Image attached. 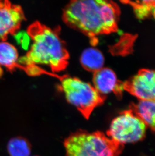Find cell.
Here are the masks:
<instances>
[{"label": "cell", "mask_w": 155, "mask_h": 156, "mask_svg": "<svg viewBox=\"0 0 155 156\" xmlns=\"http://www.w3.org/2000/svg\"><path fill=\"white\" fill-rule=\"evenodd\" d=\"M120 14L119 6L105 0H76L70 2L63 10V20L71 28L86 35L92 45L97 37L117 31Z\"/></svg>", "instance_id": "1"}, {"label": "cell", "mask_w": 155, "mask_h": 156, "mask_svg": "<svg viewBox=\"0 0 155 156\" xmlns=\"http://www.w3.org/2000/svg\"><path fill=\"white\" fill-rule=\"evenodd\" d=\"M60 28H50L38 21L30 25L27 33L32 40L29 50L18 59L20 69L46 65L53 73L64 70L69 64V53L60 37Z\"/></svg>", "instance_id": "2"}, {"label": "cell", "mask_w": 155, "mask_h": 156, "mask_svg": "<svg viewBox=\"0 0 155 156\" xmlns=\"http://www.w3.org/2000/svg\"><path fill=\"white\" fill-rule=\"evenodd\" d=\"M64 146L66 156H119L123 148L103 133L83 130L70 134Z\"/></svg>", "instance_id": "3"}, {"label": "cell", "mask_w": 155, "mask_h": 156, "mask_svg": "<svg viewBox=\"0 0 155 156\" xmlns=\"http://www.w3.org/2000/svg\"><path fill=\"white\" fill-rule=\"evenodd\" d=\"M50 76L60 80V90L64 93L67 102L76 108L87 119L94 110L105 100V97L101 96L93 86L79 78L67 75L59 76L53 73Z\"/></svg>", "instance_id": "4"}, {"label": "cell", "mask_w": 155, "mask_h": 156, "mask_svg": "<svg viewBox=\"0 0 155 156\" xmlns=\"http://www.w3.org/2000/svg\"><path fill=\"white\" fill-rule=\"evenodd\" d=\"M147 126L133 111H124L111 122L108 137L119 144L133 143L145 137Z\"/></svg>", "instance_id": "5"}, {"label": "cell", "mask_w": 155, "mask_h": 156, "mask_svg": "<svg viewBox=\"0 0 155 156\" xmlns=\"http://www.w3.org/2000/svg\"><path fill=\"white\" fill-rule=\"evenodd\" d=\"M25 20L22 7L8 1H0V40L5 41L20 28Z\"/></svg>", "instance_id": "6"}, {"label": "cell", "mask_w": 155, "mask_h": 156, "mask_svg": "<svg viewBox=\"0 0 155 156\" xmlns=\"http://www.w3.org/2000/svg\"><path fill=\"white\" fill-rule=\"evenodd\" d=\"M123 88L140 101L155 100V70L142 69L123 83Z\"/></svg>", "instance_id": "7"}, {"label": "cell", "mask_w": 155, "mask_h": 156, "mask_svg": "<svg viewBox=\"0 0 155 156\" xmlns=\"http://www.w3.org/2000/svg\"><path fill=\"white\" fill-rule=\"evenodd\" d=\"M93 81V87L101 96L106 97V94L113 93L121 97L123 83L117 80L115 73L109 68H102L94 72Z\"/></svg>", "instance_id": "8"}, {"label": "cell", "mask_w": 155, "mask_h": 156, "mask_svg": "<svg viewBox=\"0 0 155 156\" xmlns=\"http://www.w3.org/2000/svg\"><path fill=\"white\" fill-rule=\"evenodd\" d=\"M130 108L147 126L155 132V100L140 101Z\"/></svg>", "instance_id": "9"}, {"label": "cell", "mask_w": 155, "mask_h": 156, "mask_svg": "<svg viewBox=\"0 0 155 156\" xmlns=\"http://www.w3.org/2000/svg\"><path fill=\"white\" fill-rule=\"evenodd\" d=\"M80 61L82 67L85 70L94 73L103 68L104 57L100 51L90 48L83 52L81 56Z\"/></svg>", "instance_id": "10"}, {"label": "cell", "mask_w": 155, "mask_h": 156, "mask_svg": "<svg viewBox=\"0 0 155 156\" xmlns=\"http://www.w3.org/2000/svg\"><path fill=\"white\" fill-rule=\"evenodd\" d=\"M0 65L5 67L10 72L20 68L17 50L10 43H0Z\"/></svg>", "instance_id": "11"}, {"label": "cell", "mask_w": 155, "mask_h": 156, "mask_svg": "<svg viewBox=\"0 0 155 156\" xmlns=\"http://www.w3.org/2000/svg\"><path fill=\"white\" fill-rule=\"evenodd\" d=\"M7 150L10 156H30L31 144L24 137H13L8 143Z\"/></svg>", "instance_id": "12"}, {"label": "cell", "mask_w": 155, "mask_h": 156, "mask_svg": "<svg viewBox=\"0 0 155 156\" xmlns=\"http://www.w3.org/2000/svg\"><path fill=\"white\" fill-rule=\"evenodd\" d=\"M133 7L135 14L140 19H144L153 14L155 9V1H126Z\"/></svg>", "instance_id": "13"}, {"label": "cell", "mask_w": 155, "mask_h": 156, "mask_svg": "<svg viewBox=\"0 0 155 156\" xmlns=\"http://www.w3.org/2000/svg\"><path fill=\"white\" fill-rule=\"evenodd\" d=\"M2 74H3V71H2V70L1 69V68L0 67V77L1 76Z\"/></svg>", "instance_id": "14"}, {"label": "cell", "mask_w": 155, "mask_h": 156, "mask_svg": "<svg viewBox=\"0 0 155 156\" xmlns=\"http://www.w3.org/2000/svg\"><path fill=\"white\" fill-rule=\"evenodd\" d=\"M153 15H154V17H155V10H154V12H153Z\"/></svg>", "instance_id": "15"}]
</instances>
